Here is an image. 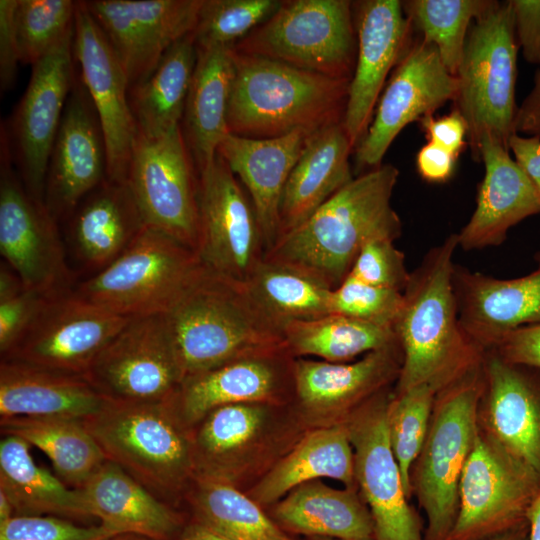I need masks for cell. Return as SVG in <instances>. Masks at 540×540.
I'll list each match as a JSON object with an SVG mask.
<instances>
[{
  "instance_id": "cell-1",
  "label": "cell",
  "mask_w": 540,
  "mask_h": 540,
  "mask_svg": "<svg viewBox=\"0 0 540 540\" xmlns=\"http://www.w3.org/2000/svg\"><path fill=\"white\" fill-rule=\"evenodd\" d=\"M457 247V235H449L410 272L393 325L402 351L395 394L426 385L437 395L483 364L485 350L459 320L453 289Z\"/></svg>"
},
{
  "instance_id": "cell-2",
  "label": "cell",
  "mask_w": 540,
  "mask_h": 540,
  "mask_svg": "<svg viewBox=\"0 0 540 540\" xmlns=\"http://www.w3.org/2000/svg\"><path fill=\"white\" fill-rule=\"evenodd\" d=\"M398 176L395 166L381 164L353 178L264 257L299 267L336 288L364 244L400 237L402 223L391 203Z\"/></svg>"
},
{
  "instance_id": "cell-3",
  "label": "cell",
  "mask_w": 540,
  "mask_h": 540,
  "mask_svg": "<svg viewBox=\"0 0 540 540\" xmlns=\"http://www.w3.org/2000/svg\"><path fill=\"white\" fill-rule=\"evenodd\" d=\"M233 60L229 133L269 139L343 122L350 81L234 49Z\"/></svg>"
},
{
  "instance_id": "cell-4",
  "label": "cell",
  "mask_w": 540,
  "mask_h": 540,
  "mask_svg": "<svg viewBox=\"0 0 540 540\" xmlns=\"http://www.w3.org/2000/svg\"><path fill=\"white\" fill-rule=\"evenodd\" d=\"M165 315L185 377L284 345L242 283L205 267Z\"/></svg>"
},
{
  "instance_id": "cell-5",
  "label": "cell",
  "mask_w": 540,
  "mask_h": 540,
  "mask_svg": "<svg viewBox=\"0 0 540 540\" xmlns=\"http://www.w3.org/2000/svg\"><path fill=\"white\" fill-rule=\"evenodd\" d=\"M107 460L171 505L194 478L191 432L169 400L112 403L83 420Z\"/></svg>"
},
{
  "instance_id": "cell-6",
  "label": "cell",
  "mask_w": 540,
  "mask_h": 540,
  "mask_svg": "<svg viewBox=\"0 0 540 540\" xmlns=\"http://www.w3.org/2000/svg\"><path fill=\"white\" fill-rule=\"evenodd\" d=\"M483 364L439 392L424 445L411 470L412 493L427 516L423 540H446L458 512L461 475L479 433Z\"/></svg>"
},
{
  "instance_id": "cell-7",
  "label": "cell",
  "mask_w": 540,
  "mask_h": 540,
  "mask_svg": "<svg viewBox=\"0 0 540 540\" xmlns=\"http://www.w3.org/2000/svg\"><path fill=\"white\" fill-rule=\"evenodd\" d=\"M517 50L513 9L509 1L494 4L469 29L458 67L454 101L467 124L472 156L489 135L505 147L514 131Z\"/></svg>"
},
{
  "instance_id": "cell-8",
  "label": "cell",
  "mask_w": 540,
  "mask_h": 540,
  "mask_svg": "<svg viewBox=\"0 0 540 540\" xmlns=\"http://www.w3.org/2000/svg\"><path fill=\"white\" fill-rule=\"evenodd\" d=\"M195 251L145 226L112 263L72 292L114 314H166L203 269Z\"/></svg>"
},
{
  "instance_id": "cell-9",
  "label": "cell",
  "mask_w": 540,
  "mask_h": 540,
  "mask_svg": "<svg viewBox=\"0 0 540 540\" xmlns=\"http://www.w3.org/2000/svg\"><path fill=\"white\" fill-rule=\"evenodd\" d=\"M348 0H288L239 41L236 52L350 81L357 37Z\"/></svg>"
},
{
  "instance_id": "cell-10",
  "label": "cell",
  "mask_w": 540,
  "mask_h": 540,
  "mask_svg": "<svg viewBox=\"0 0 540 540\" xmlns=\"http://www.w3.org/2000/svg\"><path fill=\"white\" fill-rule=\"evenodd\" d=\"M127 183L145 226L196 252L198 174L181 125L158 137L136 131Z\"/></svg>"
},
{
  "instance_id": "cell-11",
  "label": "cell",
  "mask_w": 540,
  "mask_h": 540,
  "mask_svg": "<svg viewBox=\"0 0 540 540\" xmlns=\"http://www.w3.org/2000/svg\"><path fill=\"white\" fill-rule=\"evenodd\" d=\"M83 377L112 403L170 400L185 375L166 315L131 318Z\"/></svg>"
},
{
  "instance_id": "cell-12",
  "label": "cell",
  "mask_w": 540,
  "mask_h": 540,
  "mask_svg": "<svg viewBox=\"0 0 540 540\" xmlns=\"http://www.w3.org/2000/svg\"><path fill=\"white\" fill-rule=\"evenodd\" d=\"M6 129L1 131L0 252L27 289L47 296L72 290L57 221L27 192L12 168Z\"/></svg>"
},
{
  "instance_id": "cell-13",
  "label": "cell",
  "mask_w": 540,
  "mask_h": 540,
  "mask_svg": "<svg viewBox=\"0 0 540 540\" xmlns=\"http://www.w3.org/2000/svg\"><path fill=\"white\" fill-rule=\"evenodd\" d=\"M540 480L479 430L459 484V504L446 540H486L527 522Z\"/></svg>"
},
{
  "instance_id": "cell-14",
  "label": "cell",
  "mask_w": 540,
  "mask_h": 540,
  "mask_svg": "<svg viewBox=\"0 0 540 540\" xmlns=\"http://www.w3.org/2000/svg\"><path fill=\"white\" fill-rule=\"evenodd\" d=\"M196 253L208 270L244 283L263 259V237L245 188L217 153L198 173Z\"/></svg>"
},
{
  "instance_id": "cell-15",
  "label": "cell",
  "mask_w": 540,
  "mask_h": 540,
  "mask_svg": "<svg viewBox=\"0 0 540 540\" xmlns=\"http://www.w3.org/2000/svg\"><path fill=\"white\" fill-rule=\"evenodd\" d=\"M385 390L344 423L354 453L355 480L373 518L376 540H423L421 523L408 504L386 424Z\"/></svg>"
},
{
  "instance_id": "cell-16",
  "label": "cell",
  "mask_w": 540,
  "mask_h": 540,
  "mask_svg": "<svg viewBox=\"0 0 540 540\" xmlns=\"http://www.w3.org/2000/svg\"><path fill=\"white\" fill-rule=\"evenodd\" d=\"M130 319L81 299L72 290L52 296L1 360L83 376Z\"/></svg>"
},
{
  "instance_id": "cell-17",
  "label": "cell",
  "mask_w": 540,
  "mask_h": 540,
  "mask_svg": "<svg viewBox=\"0 0 540 540\" xmlns=\"http://www.w3.org/2000/svg\"><path fill=\"white\" fill-rule=\"evenodd\" d=\"M458 79L445 67L437 48L424 41L410 45L380 96L371 124L355 148L357 169L377 168L388 148L413 121L455 101Z\"/></svg>"
},
{
  "instance_id": "cell-18",
  "label": "cell",
  "mask_w": 540,
  "mask_h": 540,
  "mask_svg": "<svg viewBox=\"0 0 540 540\" xmlns=\"http://www.w3.org/2000/svg\"><path fill=\"white\" fill-rule=\"evenodd\" d=\"M74 27L32 65L27 88L12 122L15 159L27 192L44 204L48 162L75 81Z\"/></svg>"
},
{
  "instance_id": "cell-19",
  "label": "cell",
  "mask_w": 540,
  "mask_h": 540,
  "mask_svg": "<svg viewBox=\"0 0 540 540\" xmlns=\"http://www.w3.org/2000/svg\"><path fill=\"white\" fill-rule=\"evenodd\" d=\"M203 0H93L86 8L104 32L129 89L145 81L165 52L192 33Z\"/></svg>"
},
{
  "instance_id": "cell-20",
  "label": "cell",
  "mask_w": 540,
  "mask_h": 540,
  "mask_svg": "<svg viewBox=\"0 0 540 540\" xmlns=\"http://www.w3.org/2000/svg\"><path fill=\"white\" fill-rule=\"evenodd\" d=\"M73 52L102 129L107 179L127 182L136 135L129 84L121 63L84 1H77Z\"/></svg>"
},
{
  "instance_id": "cell-21",
  "label": "cell",
  "mask_w": 540,
  "mask_h": 540,
  "mask_svg": "<svg viewBox=\"0 0 540 540\" xmlns=\"http://www.w3.org/2000/svg\"><path fill=\"white\" fill-rule=\"evenodd\" d=\"M107 179V153L100 122L80 78H75L50 154L44 205L59 222Z\"/></svg>"
},
{
  "instance_id": "cell-22",
  "label": "cell",
  "mask_w": 540,
  "mask_h": 540,
  "mask_svg": "<svg viewBox=\"0 0 540 540\" xmlns=\"http://www.w3.org/2000/svg\"><path fill=\"white\" fill-rule=\"evenodd\" d=\"M354 6L357 57L342 124L355 150L371 124L391 68L410 46L412 27L401 1L365 0Z\"/></svg>"
},
{
  "instance_id": "cell-23",
  "label": "cell",
  "mask_w": 540,
  "mask_h": 540,
  "mask_svg": "<svg viewBox=\"0 0 540 540\" xmlns=\"http://www.w3.org/2000/svg\"><path fill=\"white\" fill-rule=\"evenodd\" d=\"M527 369L485 351L479 426L507 456L540 480V381Z\"/></svg>"
},
{
  "instance_id": "cell-24",
  "label": "cell",
  "mask_w": 540,
  "mask_h": 540,
  "mask_svg": "<svg viewBox=\"0 0 540 540\" xmlns=\"http://www.w3.org/2000/svg\"><path fill=\"white\" fill-rule=\"evenodd\" d=\"M294 359L284 345L234 359L185 377L169 403L189 429L220 406L267 403L294 385Z\"/></svg>"
},
{
  "instance_id": "cell-25",
  "label": "cell",
  "mask_w": 540,
  "mask_h": 540,
  "mask_svg": "<svg viewBox=\"0 0 540 540\" xmlns=\"http://www.w3.org/2000/svg\"><path fill=\"white\" fill-rule=\"evenodd\" d=\"M537 268L512 279H498L455 265L453 289L459 320L485 351L505 333L540 324V253Z\"/></svg>"
},
{
  "instance_id": "cell-26",
  "label": "cell",
  "mask_w": 540,
  "mask_h": 540,
  "mask_svg": "<svg viewBox=\"0 0 540 540\" xmlns=\"http://www.w3.org/2000/svg\"><path fill=\"white\" fill-rule=\"evenodd\" d=\"M479 156L485 174L476 208L456 234L458 246L467 251L500 245L511 227L540 213L538 193L507 147L485 135L480 140Z\"/></svg>"
},
{
  "instance_id": "cell-27",
  "label": "cell",
  "mask_w": 540,
  "mask_h": 540,
  "mask_svg": "<svg viewBox=\"0 0 540 540\" xmlns=\"http://www.w3.org/2000/svg\"><path fill=\"white\" fill-rule=\"evenodd\" d=\"M313 132L253 139L228 133L217 153L248 193L260 225L265 253L279 236V212L286 182Z\"/></svg>"
},
{
  "instance_id": "cell-28",
  "label": "cell",
  "mask_w": 540,
  "mask_h": 540,
  "mask_svg": "<svg viewBox=\"0 0 540 540\" xmlns=\"http://www.w3.org/2000/svg\"><path fill=\"white\" fill-rule=\"evenodd\" d=\"M401 365L398 342L350 363L295 358L293 389L301 404L311 411H349L397 381Z\"/></svg>"
},
{
  "instance_id": "cell-29",
  "label": "cell",
  "mask_w": 540,
  "mask_h": 540,
  "mask_svg": "<svg viewBox=\"0 0 540 540\" xmlns=\"http://www.w3.org/2000/svg\"><path fill=\"white\" fill-rule=\"evenodd\" d=\"M79 492L86 516L98 518L116 534L173 540L184 527L182 516L170 504L109 460Z\"/></svg>"
},
{
  "instance_id": "cell-30",
  "label": "cell",
  "mask_w": 540,
  "mask_h": 540,
  "mask_svg": "<svg viewBox=\"0 0 540 540\" xmlns=\"http://www.w3.org/2000/svg\"><path fill=\"white\" fill-rule=\"evenodd\" d=\"M78 262L94 273L118 258L145 227L127 182L106 179L67 219Z\"/></svg>"
},
{
  "instance_id": "cell-31",
  "label": "cell",
  "mask_w": 540,
  "mask_h": 540,
  "mask_svg": "<svg viewBox=\"0 0 540 540\" xmlns=\"http://www.w3.org/2000/svg\"><path fill=\"white\" fill-rule=\"evenodd\" d=\"M109 403L81 375L1 360L0 418L23 416L85 420Z\"/></svg>"
},
{
  "instance_id": "cell-32",
  "label": "cell",
  "mask_w": 540,
  "mask_h": 540,
  "mask_svg": "<svg viewBox=\"0 0 540 540\" xmlns=\"http://www.w3.org/2000/svg\"><path fill=\"white\" fill-rule=\"evenodd\" d=\"M353 149L342 122L308 137L284 188L278 239L301 225L353 179L349 162Z\"/></svg>"
},
{
  "instance_id": "cell-33",
  "label": "cell",
  "mask_w": 540,
  "mask_h": 540,
  "mask_svg": "<svg viewBox=\"0 0 540 540\" xmlns=\"http://www.w3.org/2000/svg\"><path fill=\"white\" fill-rule=\"evenodd\" d=\"M233 77V47H197L181 126L197 174L214 160L229 133L227 112Z\"/></svg>"
},
{
  "instance_id": "cell-34",
  "label": "cell",
  "mask_w": 540,
  "mask_h": 540,
  "mask_svg": "<svg viewBox=\"0 0 540 540\" xmlns=\"http://www.w3.org/2000/svg\"><path fill=\"white\" fill-rule=\"evenodd\" d=\"M287 529L337 540H376L369 508L354 489L337 490L320 481L303 483L275 508Z\"/></svg>"
},
{
  "instance_id": "cell-35",
  "label": "cell",
  "mask_w": 540,
  "mask_h": 540,
  "mask_svg": "<svg viewBox=\"0 0 540 540\" xmlns=\"http://www.w3.org/2000/svg\"><path fill=\"white\" fill-rule=\"evenodd\" d=\"M332 478L354 489V453L344 424L309 433L255 486L256 502L267 504L299 485Z\"/></svg>"
},
{
  "instance_id": "cell-36",
  "label": "cell",
  "mask_w": 540,
  "mask_h": 540,
  "mask_svg": "<svg viewBox=\"0 0 540 540\" xmlns=\"http://www.w3.org/2000/svg\"><path fill=\"white\" fill-rule=\"evenodd\" d=\"M267 407L266 403L220 406L191 427L194 477L230 483L240 455L265 427Z\"/></svg>"
},
{
  "instance_id": "cell-37",
  "label": "cell",
  "mask_w": 540,
  "mask_h": 540,
  "mask_svg": "<svg viewBox=\"0 0 540 540\" xmlns=\"http://www.w3.org/2000/svg\"><path fill=\"white\" fill-rule=\"evenodd\" d=\"M196 59L192 32L165 52L145 81L129 89L137 132L158 137L181 125Z\"/></svg>"
},
{
  "instance_id": "cell-38",
  "label": "cell",
  "mask_w": 540,
  "mask_h": 540,
  "mask_svg": "<svg viewBox=\"0 0 540 540\" xmlns=\"http://www.w3.org/2000/svg\"><path fill=\"white\" fill-rule=\"evenodd\" d=\"M30 446L11 435L0 441V491L9 498L15 514L87 517L79 489L38 466Z\"/></svg>"
},
{
  "instance_id": "cell-39",
  "label": "cell",
  "mask_w": 540,
  "mask_h": 540,
  "mask_svg": "<svg viewBox=\"0 0 540 540\" xmlns=\"http://www.w3.org/2000/svg\"><path fill=\"white\" fill-rule=\"evenodd\" d=\"M3 436L22 438L50 459L57 476L81 488L107 460L83 420L60 417L0 418Z\"/></svg>"
},
{
  "instance_id": "cell-40",
  "label": "cell",
  "mask_w": 540,
  "mask_h": 540,
  "mask_svg": "<svg viewBox=\"0 0 540 540\" xmlns=\"http://www.w3.org/2000/svg\"><path fill=\"white\" fill-rule=\"evenodd\" d=\"M242 284L259 310L280 330L291 322L330 314L333 288L294 265L263 257Z\"/></svg>"
},
{
  "instance_id": "cell-41",
  "label": "cell",
  "mask_w": 540,
  "mask_h": 540,
  "mask_svg": "<svg viewBox=\"0 0 540 540\" xmlns=\"http://www.w3.org/2000/svg\"><path fill=\"white\" fill-rule=\"evenodd\" d=\"M281 334L293 358L312 356L335 363L398 342L392 327L339 314L288 323L282 327Z\"/></svg>"
},
{
  "instance_id": "cell-42",
  "label": "cell",
  "mask_w": 540,
  "mask_h": 540,
  "mask_svg": "<svg viewBox=\"0 0 540 540\" xmlns=\"http://www.w3.org/2000/svg\"><path fill=\"white\" fill-rule=\"evenodd\" d=\"M185 496L195 521L230 540H293L230 483L194 477Z\"/></svg>"
},
{
  "instance_id": "cell-43",
  "label": "cell",
  "mask_w": 540,
  "mask_h": 540,
  "mask_svg": "<svg viewBox=\"0 0 540 540\" xmlns=\"http://www.w3.org/2000/svg\"><path fill=\"white\" fill-rule=\"evenodd\" d=\"M495 1L489 0H409L402 2L411 27L423 40L434 45L447 70L454 76L463 55L472 21Z\"/></svg>"
},
{
  "instance_id": "cell-44",
  "label": "cell",
  "mask_w": 540,
  "mask_h": 540,
  "mask_svg": "<svg viewBox=\"0 0 540 540\" xmlns=\"http://www.w3.org/2000/svg\"><path fill=\"white\" fill-rule=\"evenodd\" d=\"M435 397L430 387L422 385L394 394L387 405L389 442L408 498L412 495L411 470L427 437Z\"/></svg>"
},
{
  "instance_id": "cell-45",
  "label": "cell",
  "mask_w": 540,
  "mask_h": 540,
  "mask_svg": "<svg viewBox=\"0 0 540 540\" xmlns=\"http://www.w3.org/2000/svg\"><path fill=\"white\" fill-rule=\"evenodd\" d=\"M279 0H203L193 31L197 47H234L281 6Z\"/></svg>"
},
{
  "instance_id": "cell-46",
  "label": "cell",
  "mask_w": 540,
  "mask_h": 540,
  "mask_svg": "<svg viewBox=\"0 0 540 540\" xmlns=\"http://www.w3.org/2000/svg\"><path fill=\"white\" fill-rule=\"evenodd\" d=\"M77 1L17 0L15 29L21 62L35 64L74 27Z\"/></svg>"
},
{
  "instance_id": "cell-47",
  "label": "cell",
  "mask_w": 540,
  "mask_h": 540,
  "mask_svg": "<svg viewBox=\"0 0 540 540\" xmlns=\"http://www.w3.org/2000/svg\"><path fill=\"white\" fill-rule=\"evenodd\" d=\"M403 303V293L347 276L332 290L330 314L392 327Z\"/></svg>"
},
{
  "instance_id": "cell-48",
  "label": "cell",
  "mask_w": 540,
  "mask_h": 540,
  "mask_svg": "<svg viewBox=\"0 0 540 540\" xmlns=\"http://www.w3.org/2000/svg\"><path fill=\"white\" fill-rule=\"evenodd\" d=\"M347 276L403 293L410 272L404 253L395 247L394 241L377 238L362 246Z\"/></svg>"
},
{
  "instance_id": "cell-49",
  "label": "cell",
  "mask_w": 540,
  "mask_h": 540,
  "mask_svg": "<svg viewBox=\"0 0 540 540\" xmlns=\"http://www.w3.org/2000/svg\"><path fill=\"white\" fill-rule=\"evenodd\" d=\"M115 535L102 524L78 526L52 515H16L0 524V540H108Z\"/></svg>"
},
{
  "instance_id": "cell-50",
  "label": "cell",
  "mask_w": 540,
  "mask_h": 540,
  "mask_svg": "<svg viewBox=\"0 0 540 540\" xmlns=\"http://www.w3.org/2000/svg\"><path fill=\"white\" fill-rule=\"evenodd\" d=\"M52 296L22 287L0 296V354L4 356L25 333Z\"/></svg>"
},
{
  "instance_id": "cell-51",
  "label": "cell",
  "mask_w": 540,
  "mask_h": 540,
  "mask_svg": "<svg viewBox=\"0 0 540 540\" xmlns=\"http://www.w3.org/2000/svg\"><path fill=\"white\" fill-rule=\"evenodd\" d=\"M505 361L540 371V324L526 325L501 336L492 348Z\"/></svg>"
},
{
  "instance_id": "cell-52",
  "label": "cell",
  "mask_w": 540,
  "mask_h": 540,
  "mask_svg": "<svg viewBox=\"0 0 540 540\" xmlns=\"http://www.w3.org/2000/svg\"><path fill=\"white\" fill-rule=\"evenodd\" d=\"M17 0L0 1V88L11 90L16 81L18 63L21 62L15 29Z\"/></svg>"
},
{
  "instance_id": "cell-53",
  "label": "cell",
  "mask_w": 540,
  "mask_h": 540,
  "mask_svg": "<svg viewBox=\"0 0 540 540\" xmlns=\"http://www.w3.org/2000/svg\"><path fill=\"white\" fill-rule=\"evenodd\" d=\"M524 59L540 66V0H510Z\"/></svg>"
},
{
  "instance_id": "cell-54",
  "label": "cell",
  "mask_w": 540,
  "mask_h": 540,
  "mask_svg": "<svg viewBox=\"0 0 540 540\" xmlns=\"http://www.w3.org/2000/svg\"><path fill=\"white\" fill-rule=\"evenodd\" d=\"M429 142L447 150L455 157L467 144V124L460 111L455 107L450 113L435 119L427 115L420 120Z\"/></svg>"
},
{
  "instance_id": "cell-55",
  "label": "cell",
  "mask_w": 540,
  "mask_h": 540,
  "mask_svg": "<svg viewBox=\"0 0 540 540\" xmlns=\"http://www.w3.org/2000/svg\"><path fill=\"white\" fill-rule=\"evenodd\" d=\"M456 158L447 150L428 142L417 153L416 167L425 181L441 183L454 173Z\"/></svg>"
},
{
  "instance_id": "cell-56",
  "label": "cell",
  "mask_w": 540,
  "mask_h": 540,
  "mask_svg": "<svg viewBox=\"0 0 540 540\" xmlns=\"http://www.w3.org/2000/svg\"><path fill=\"white\" fill-rule=\"evenodd\" d=\"M508 147L540 198V137H523L515 133L511 136Z\"/></svg>"
},
{
  "instance_id": "cell-57",
  "label": "cell",
  "mask_w": 540,
  "mask_h": 540,
  "mask_svg": "<svg viewBox=\"0 0 540 540\" xmlns=\"http://www.w3.org/2000/svg\"><path fill=\"white\" fill-rule=\"evenodd\" d=\"M514 131L540 137V67L530 93L517 108Z\"/></svg>"
},
{
  "instance_id": "cell-58",
  "label": "cell",
  "mask_w": 540,
  "mask_h": 540,
  "mask_svg": "<svg viewBox=\"0 0 540 540\" xmlns=\"http://www.w3.org/2000/svg\"><path fill=\"white\" fill-rule=\"evenodd\" d=\"M178 540H230L224 535L198 522L191 521L185 524Z\"/></svg>"
},
{
  "instance_id": "cell-59",
  "label": "cell",
  "mask_w": 540,
  "mask_h": 540,
  "mask_svg": "<svg viewBox=\"0 0 540 540\" xmlns=\"http://www.w3.org/2000/svg\"><path fill=\"white\" fill-rule=\"evenodd\" d=\"M527 523L529 528L528 540H540V492L528 511Z\"/></svg>"
},
{
  "instance_id": "cell-60",
  "label": "cell",
  "mask_w": 540,
  "mask_h": 540,
  "mask_svg": "<svg viewBox=\"0 0 540 540\" xmlns=\"http://www.w3.org/2000/svg\"><path fill=\"white\" fill-rule=\"evenodd\" d=\"M529 539V528L528 523L504 532L502 534L496 535L494 537L488 538L486 540H528Z\"/></svg>"
},
{
  "instance_id": "cell-61",
  "label": "cell",
  "mask_w": 540,
  "mask_h": 540,
  "mask_svg": "<svg viewBox=\"0 0 540 540\" xmlns=\"http://www.w3.org/2000/svg\"><path fill=\"white\" fill-rule=\"evenodd\" d=\"M15 515L14 507L9 498L0 491V524L7 522Z\"/></svg>"
},
{
  "instance_id": "cell-62",
  "label": "cell",
  "mask_w": 540,
  "mask_h": 540,
  "mask_svg": "<svg viewBox=\"0 0 540 540\" xmlns=\"http://www.w3.org/2000/svg\"><path fill=\"white\" fill-rule=\"evenodd\" d=\"M108 540H153V539H150L141 535H137V534L123 533V534L115 535Z\"/></svg>"
}]
</instances>
